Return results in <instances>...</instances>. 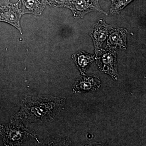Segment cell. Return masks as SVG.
<instances>
[{
  "label": "cell",
  "mask_w": 146,
  "mask_h": 146,
  "mask_svg": "<svg viewBox=\"0 0 146 146\" xmlns=\"http://www.w3.org/2000/svg\"><path fill=\"white\" fill-rule=\"evenodd\" d=\"M66 98L51 95L27 96L21 100V108L11 119L25 124L52 121L65 104Z\"/></svg>",
  "instance_id": "cell-1"
},
{
  "label": "cell",
  "mask_w": 146,
  "mask_h": 146,
  "mask_svg": "<svg viewBox=\"0 0 146 146\" xmlns=\"http://www.w3.org/2000/svg\"><path fill=\"white\" fill-rule=\"evenodd\" d=\"M0 135L5 146H19L30 138H34L39 143L36 133L27 128L18 120L11 119L8 123L0 125Z\"/></svg>",
  "instance_id": "cell-2"
},
{
  "label": "cell",
  "mask_w": 146,
  "mask_h": 146,
  "mask_svg": "<svg viewBox=\"0 0 146 146\" xmlns=\"http://www.w3.org/2000/svg\"><path fill=\"white\" fill-rule=\"evenodd\" d=\"M95 60L100 71L110 76L114 80H117V54L115 48H102L95 52Z\"/></svg>",
  "instance_id": "cell-3"
},
{
  "label": "cell",
  "mask_w": 146,
  "mask_h": 146,
  "mask_svg": "<svg viewBox=\"0 0 146 146\" xmlns=\"http://www.w3.org/2000/svg\"><path fill=\"white\" fill-rule=\"evenodd\" d=\"M69 9L76 18H83L87 13L94 11L108 15L100 6L99 0H70Z\"/></svg>",
  "instance_id": "cell-4"
},
{
  "label": "cell",
  "mask_w": 146,
  "mask_h": 146,
  "mask_svg": "<svg viewBox=\"0 0 146 146\" xmlns=\"http://www.w3.org/2000/svg\"><path fill=\"white\" fill-rule=\"evenodd\" d=\"M21 0L15 4H9L0 7V21L5 22L12 25L20 31L22 34L20 25V19L22 15Z\"/></svg>",
  "instance_id": "cell-5"
},
{
  "label": "cell",
  "mask_w": 146,
  "mask_h": 146,
  "mask_svg": "<svg viewBox=\"0 0 146 146\" xmlns=\"http://www.w3.org/2000/svg\"><path fill=\"white\" fill-rule=\"evenodd\" d=\"M101 82L95 75H84L77 79L72 88L74 93L93 92L100 89Z\"/></svg>",
  "instance_id": "cell-6"
},
{
  "label": "cell",
  "mask_w": 146,
  "mask_h": 146,
  "mask_svg": "<svg viewBox=\"0 0 146 146\" xmlns=\"http://www.w3.org/2000/svg\"><path fill=\"white\" fill-rule=\"evenodd\" d=\"M112 28L111 26L106 23L102 18L94 25L90 35L94 42L95 52L102 48V45Z\"/></svg>",
  "instance_id": "cell-7"
},
{
  "label": "cell",
  "mask_w": 146,
  "mask_h": 146,
  "mask_svg": "<svg viewBox=\"0 0 146 146\" xmlns=\"http://www.w3.org/2000/svg\"><path fill=\"white\" fill-rule=\"evenodd\" d=\"M127 31L126 29L112 28L107 37L106 48H112L125 50L127 48Z\"/></svg>",
  "instance_id": "cell-8"
},
{
  "label": "cell",
  "mask_w": 146,
  "mask_h": 146,
  "mask_svg": "<svg viewBox=\"0 0 146 146\" xmlns=\"http://www.w3.org/2000/svg\"><path fill=\"white\" fill-rule=\"evenodd\" d=\"M72 58L82 75H85L86 70L95 60L94 55L83 51L74 54Z\"/></svg>",
  "instance_id": "cell-9"
},
{
  "label": "cell",
  "mask_w": 146,
  "mask_h": 146,
  "mask_svg": "<svg viewBox=\"0 0 146 146\" xmlns=\"http://www.w3.org/2000/svg\"><path fill=\"white\" fill-rule=\"evenodd\" d=\"M22 14L31 13L39 15L44 9L46 0H21Z\"/></svg>",
  "instance_id": "cell-10"
},
{
  "label": "cell",
  "mask_w": 146,
  "mask_h": 146,
  "mask_svg": "<svg viewBox=\"0 0 146 146\" xmlns=\"http://www.w3.org/2000/svg\"><path fill=\"white\" fill-rule=\"evenodd\" d=\"M133 0H111L110 13L112 15L119 14Z\"/></svg>",
  "instance_id": "cell-11"
},
{
  "label": "cell",
  "mask_w": 146,
  "mask_h": 146,
  "mask_svg": "<svg viewBox=\"0 0 146 146\" xmlns=\"http://www.w3.org/2000/svg\"><path fill=\"white\" fill-rule=\"evenodd\" d=\"M47 3L54 7L70 8V0H46Z\"/></svg>",
  "instance_id": "cell-12"
},
{
  "label": "cell",
  "mask_w": 146,
  "mask_h": 146,
  "mask_svg": "<svg viewBox=\"0 0 146 146\" xmlns=\"http://www.w3.org/2000/svg\"><path fill=\"white\" fill-rule=\"evenodd\" d=\"M10 4L9 0H0V7Z\"/></svg>",
  "instance_id": "cell-13"
},
{
  "label": "cell",
  "mask_w": 146,
  "mask_h": 146,
  "mask_svg": "<svg viewBox=\"0 0 146 146\" xmlns=\"http://www.w3.org/2000/svg\"><path fill=\"white\" fill-rule=\"evenodd\" d=\"M107 1H110V0H107Z\"/></svg>",
  "instance_id": "cell-14"
}]
</instances>
